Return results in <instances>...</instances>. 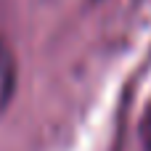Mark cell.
<instances>
[{
  "instance_id": "6da1fadb",
  "label": "cell",
  "mask_w": 151,
  "mask_h": 151,
  "mask_svg": "<svg viewBox=\"0 0 151 151\" xmlns=\"http://www.w3.org/2000/svg\"><path fill=\"white\" fill-rule=\"evenodd\" d=\"M16 58L13 50L8 48V42L0 37V114L5 111V106L11 104L13 93H16Z\"/></svg>"
},
{
  "instance_id": "7a4b0ae2",
  "label": "cell",
  "mask_w": 151,
  "mask_h": 151,
  "mask_svg": "<svg viewBox=\"0 0 151 151\" xmlns=\"http://www.w3.org/2000/svg\"><path fill=\"white\" fill-rule=\"evenodd\" d=\"M141 135H143V146H146V151H151V106H149V111H146V117H143Z\"/></svg>"
}]
</instances>
